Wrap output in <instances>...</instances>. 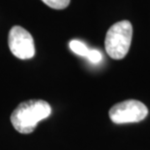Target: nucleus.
I'll list each match as a JSON object with an SVG mask.
<instances>
[{
  "label": "nucleus",
  "instance_id": "f257e3e1",
  "mask_svg": "<svg viewBox=\"0 0 150 150\" xmlns=\"http://www.w3.org/2000/svg\"><path fill=\"white\" fill-rule=\"evenodd\" d=\"M52 112L50 104L42 100L23 101L11 114V123L21 134L32 133L37 124L48 118Z\"/></svg>",
  "mask_w": 150,
  "mask_h": 150
},
{
  "label": "nucleus",
  "instance_id": "423d86ee",
  "mask_svg": "<svg viewBox=\"0 0 150 150\" xmlns=\"http://www.w3.org/2000/svg\"><path fill=\"white\" fill-rule=\"evenodd\" d=\"M47 6L56 10H62L69 5L70 0H42Z\"/></svg>",
  "mask_w": 150,
  "mask_h": 150
},
{
  "label": "nucleus",
  "instance_id": "f03ea898",
  "mask_svg": "<svg viewBox=\"0 0 150 150\" xmlns=\"http://www.w3.org/2000/svg\"><path fill=\"white\" fill-rule=\"evenodd\" d=\"M132 37L133 26L129 21L114 23L107 31L104 41L107 55L114 59L125 58L130 50Z\"/></svg>",
  "mask_w": 150,
  "mask_h": 150
},
{
  "label": "nucleus",
  "instance_id": "0eeeda50",
  "mask_svg": "<svg viewBox=\"0 0 150 150\" xmlns=\"http://www.w3.org/2000/svg\"><path fill=\"white\" fill-rule=\"evenodd\" d=\"M86 58L93 64H98L103 59V55L98 50H89V53Z\"/></svg>",
  "mask_w": 150,
  "mask_h": 150
},
{
  "label": "nucleus",
  "instance_id": "7ed1b4c3",
  "mask_svg": "<svg viewBox=\"0 0 150 150\" xmlns=\"http://www.w3.org/2000/svg\"><path fill=\"white\" fill-rule=\"evenodd\" d=\"M147 114V107L142 101L136 100H128L116 103L109 110V117L115 124L140 122Z\"/></svg>",
  "mask_w": 150,
  "mask_h": 150
},
{
  "label": "nucleus",
  "instance_id": "39448f33",
  "mask_svg": "<svg viewBox=\"0 0 150 150\" xmlns=\"http://www.w3.org/2000/svg\"><path fill=\"white\" fill-rule=\"evenodd\" d=\"M69 48L76 55L82 57H87L90 50L85 43H83V42H81L79 40H71L69 42Z\"/></svg>",
  "mask_w": 150,
  "mask_h": 150
},
{
  "label": "nucleus",
  "instance_id": "20e7f679",
  "mask_svg": "<svg viewBox=\"0 0 150 150\" xmlns=\"http://www.w3.org/2000/svg\"><path fill=\"white\" fill-rule=\"evenodd\" d=\"M8 44L12 54L18 59H29L35 55L33 38L22 26L16 25L11 28L9 32Z\"/></svg>",
  "mask_w": 150,
  "mask_h": 150
}]
</instances>
